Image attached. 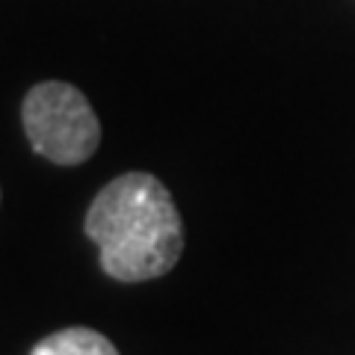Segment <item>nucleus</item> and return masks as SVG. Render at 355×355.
<instances>
[{
    "label": "nucleus",
    "instance_id": "1",
    "mask_svg": "<svg viewBox=\"0 0 355 355\" xmlns=\"http://www.w3.org/2000/svg\"><path fill=\"white\" fill-rule=\"evenodd\" d=\"M83 228L101 252V270L128 284L160 279L184 252L181 214L148 172L113 178L89 205Z\"/></svg>",
    "mask_w": 355,
    "mask_h": 355
},
{
    "label": "nucleus",
    "instance_id": "2",
    "mask_svg": "<svg viewBox=\"0 0 355 355\" xmlns=\"http://www.w3.org/2000/svg\"><path fill=\"white\" fill-rule=\"evenodd\" d=\"M21 125L30 146L57 166H80L101 146V121L89 98L65 80H44L27 92Z\"/></svg>",
    "mask_w": 355,
    "mask_h": 355
},
{
    "label": "nucleus",
    "instance_id": "3",
    "mask_svg": "<svg viewBox=\"0 0 355 355\" xmlns=\"http://www.w3.org/2000/svg\"><path fill=\"white\" fill-rule=\"evenodd\" d=\"M30 355H119V349L101 331L86 329V326H71L42 338L30 349Z\"/></svg>",
    "mask_w": 355,
    "mask_h": 355
}]
</instances>
